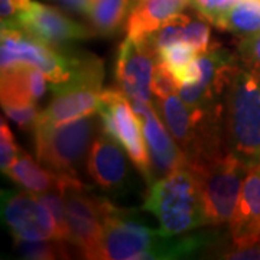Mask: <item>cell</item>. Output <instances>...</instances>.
Returning a JSON list of instances; mask_svg holds the SVG:
<instances>
[{
	"label": "cell",
	"mask_w": 260,
	"mask_h": 260,
	"mask_svg": "<svg viewBox=\"0 0 260 260\" xmlns=\"http://www.w3.org/2000/svg\"><path fill=\"white\" fill-rule=\"evenodd\" d=\"M3 112L10 120H13L20 129L35 130L39 120V109L38 104H26V106H12V107H2Z\"/></svg>",
	"instance_id": "4dcf8cb0"
},
{
	"label": "cell",
	"mask_w": 260,
	"mask_h": 260,
	"mask_svg": "<svg viewBox=\"0 0 260 260\" xmlns=\"http://www.w3.org/2000/svg\"><path fill=\"white\" fill-rule=\"evenodd\" d=\"M143 208L156 217L159 232L165 236H181L210 225L198 182L186 167L149 185Z\"/></svg>",
	"instance_id": "3957f363"
},
{
	"label": "cell",
	"mask_w": 260,
	"mask_h": 260,
	"mask_svg": "<svg viewBox=\"0 0 260 260\" xmlns=\"http://www.w3.org/2000/svg\"><path fill=\"white\" fill-rule=\"evenodd\" d=\"M102 132L99 113L59 124L38 123L34 130L38 160L58 175L80 178L91 145Z\"/></svg>",
	"instance_id": "277c9868"
},
{
	"label": "cell",
	"mask_w": 260,
	"mask_h": 260,
	"mask_svg": "<svg viewBox=\"0 0 260 260\" xmlns=\"http://www.w3.org/2000/svg\"><path fill=\"white\" fill-rule=\"evenodd\" d=\"M48 78L41 70L18 64L2 70V107L38 104L47 91Z\"/></svg>",
	"instance_id": "2e32d148"
},
{
	"label": "cell",
	"mask_w": 260,
	"mask_h": 260,
	"mask_svg": "<svg viewBox=\"0 0 260 260\" xmlns=\"http://www.w3.org/2000/svg\"><path fill=\"white\" fill-rule=\"evenodd\" d=\"M2 70L26 64L41 70L49 84L67 81L73 73L78 49L73 45L55 48L13 25H2Z\"/></svg>",
	"instance_id": "ba28073f"
},
{
	"label": "cell",
	"mask_w": 260,
	"mask_h": 260,
	"mask_svg": "<svg viewBox=\"0 0 260 260\" xmlns=\"http://www.w3.org/2000/svg\"><path fill=\"white\" fill-rule=\"evenodd\" d=\"M210 22L203 16L198 19L189 18L186 22L185 30H184V39L182 42L192 47L200 54L208 52L211 48L217 47L211 44V29H210Z\"/></svg>",
	"instance_id": "d4e9b609"
},
{
	"label": "cell",
	"mask_w": 260,
	"mask_h": 260,
	"mask_svg": "<svg viewBox=\"0 0 260 260\" xmlns=\"http://www.w3.org/2000/svg\"><path fill=\"white\" fill-rule=\"evenodd\" d=\"M71 244L67 240L48 239V240H15V249L19 257L29 260L71 259Z\"/></svg>",
	"instance_id": "7402d4cb"
},
{
	"label": "cell",
	"mask_w": 260,
	"mask_h": 260,
	"mask_svg": "<svg viewBox=\"0 0 260 260\" xmlns=\"http://www.w3.org/2000/svg\"><path fill=\"white\" fill-rule=\"evenodd\" d=\"M197 56H198V52L194 48L189 47L185 42H178L171 47L160 49L158 52V61L167 65L172 71V74H177L178 71H181L186 65L191 64Z\"/></svg>",
	"instance_id": "484cf974"
},
{
	"label": "cell",
	"mask_w": 260,
	"mask_h": 260,
	"mask_svg": "<svg viewBox=\"0 0 260 260\" xmlns=\"http://www.w3.org/2000/svg\"><path fill=\"white\" fill-rule=\"evenodd\" d=\"M15 184L20 188L30 191L34 194H42L51 189H59L65 175H58L51 169L45 168L42 164L39 165L34 158L20 149L18 159L15 164L5 172Z\"/></svg>",
	"instance_id": "d6986e66"
},
{
	"label": "cell",
	"mask_w": 260,
	"mask_h": 260,
	"mask_svg": "<svg viewBox=\"0 0 260 260\" xmlns=\"http://www.w3.org/2000/svg\"><path fill=\"white\" fill-rule=\"evenodd\" d=\"M52 2L58 3L59 6H62L65 10L71 13L84 15V16H88L94 3V0H52Z\"/></svg>",
	"instance_id": "836d02e7"
},
{
	"label": "cell",
	"mask_w": 260,
	"mask_h": 260,
	"mask_svg": "<svg viewBox=\"0 0 260 260\" xmlns=\"http://www.w3.org/2000/svg\"><path fill=\"white\" fill-rule=\"evenodd\" d=\"M233 247H244L260 239V165L250 168L230 220Z\"/></svg>",
	"instance_id": "9a60e30c"
},
{
	"label": "cell",
	"mask_w": 260,
	"mask_h": 260,
	"mask_svg": "<svg viewBox=\"0 0 260 260\" xmlns=\"http://www.w3.org/2000/svg\"><path fill=\"white\" fill-rule=\"evenodd\" d=\"M189 0H133L126 20V34L133 39H145L171 18L182 13Z\"/></svg>",
	"instance_id": "e0dca14e"
},
{
	"label": "cell",
	"mask_w": 260,
	"mask_h": 260,
	"mask_svg": "<svg viewBox=\"0 0 260 260\" xmlns=\"http://www.w3.org/2000/svg\"><path fill=\"white\" fill-rule=\"evenodd\" d=\"M152 104L188 158L195 145V124L191 110L177 93L165 99L153 97Z\"/></svg>",
	"instance_id": "ac0fdd59"
},
{
	"label": "cell",
	"mask_w": 260,
	"mask_h": 260,
	"mask_svg": "<svg viewBox=\"0 0 260 260\" xmlns=\"http://www.w3.org/2000/svg\"><path fill=\"white\" fill-rule=\"evenodd\" d=\"M189 18L191 16L179 13L177 16L169 19L168 22H165L160 28L156 29L155 32H152L149 37L145 38L150 48L156 52V55L160 49L171 47V45L178 44V42H182L185 25Z\"/></svg>",
	"instance_id": "603a6c76"
},
{
	"label": "cell",
	"mask_w": 260,
	"mask_h": 260,
	"mask_svg": "<svg viewBox=\"0 0 260 260\" xmlns=\"http://www.w3.org/2000/svg\"><path fill=\"white\" fill-rule=\"evenodd\" d=\"M215 243L208 233L165 236L136 218L133 211L114 207L104 227L100 260L182 259L203 253Z\"/></svg>",
	"instance_id": "6da1fadb"
},
{
	"label": "cell",
	"mask_w": 260,
	"mask_h": 260,
	"mask_svg": "<svg viewBox=\"0 0 260 260\" xmlns=\"http://www.w3.org/2000/svg\"><path fill=\"white\" fill-rule=\"evenodd\" d=\"M237 55L247 70L260 71V32L242 38L237 47Z\"/></svg>",
	"instance_id": "f1b7e54d"
},
{
	"label": "cell",
	"mask_w": 260,
	"mask_h": 260,
	"mask_svg": "<svg viewBox=\"0 0 260 260\" xmlns=\"http://www.w3.org/2000/svg\"><path fill=\"white\" fill-rule=\"evenodd\" d=\"M236 37L260 32V0H240L233 6L220 28Z\"/></svg>",
	"instance_id": "44dd1931"
},
{
	"label": "cell",
	"mask_w": 260,
	"mask_h": 260,
	"mask_svg": "<svg viewBox=\"0 0 260 260\" xmlns=\"http://www.w3.org/2000/svg\"><path fill=\"white\" fill-rule=\"evenodd\" d=\"M20 153V148L16 145L13 133L5 121V117L0 120V168L5 174L9 169Z\"/></svg>",
	"instance_id": "83f0119b"
},
{
	"label": "cell",
	"mask_w": 260,
	"mask_h": 260,
	"mask_svg": "<svg viewBox=\"0 0 260 260\" xmlns=\"http://www.w3.org/2000/svg\"><path fill=\"white\" fill-rule=\"evenodd\" d=\"M189 171L200 186L208 224L213 227L230 224L250 168L232 153H225Z\"/></svg>",
	"instance_id": "52a82bcc"
},
{
	"label": "cell",
	"mask_w": 260,
	"mask_h": 260,
	"mask_svg": "<svg viewBox=\"0 0 260 260\" xmlns=\"http://www.w3.org/2000/svg\"><path fill=\"white\" fill-rule=\"evenodd\" d=\"M251 73H253V75H254V78H256V81H257L260 87V71H251Z\"/></svg>",
	"instance_id": "e575fe53"
},
{
	"label": "cell",
	"mask_w": 260,
	"mask_h": 260,
	"mask_svg": "<svg viewBox=\"0 0 260 260\" xmlns=\"http://www.w3.org/2000/svg\"><path fill=\"white\" fill-rule=\"evenodd\" d=\"M2 25L18 26L29 35L55 48L73 45L77 41H85L95 35L93 29L68 18L61 10L38 2H30L26 9L18 13L12 20L2 22Z\"/></svg>",
	"instance_id": "7c38bea8"
},
{
	"label": "cell",
	"mask_w": 260,
	"mask_h": 260,
	"mask_svg": "<svg viewBox=\"0 0 260 260\" xmlns=\"http://www.w3.org/2000/svg\"><path fill=\"white\" fill-rule=\"evenodd\" d=\"M30 5V0H2L0 2V15L2 22H8L15 18L18 13L26 9Z\"/></svg>",
	"instance_id": "d6a6232c"
},
{
	"label": "cell",
	"mask_w": 260,
	"mask_h": 260,
	"mask_svg": "<svg viewBox=\"0 0 260 260\" xmlns=\"http://www.w3.org/2000/svg\"><path fill=\"white\" fill-rule=\"evenodd\" d=\"M2 220L15 240L59 239L49 210L26 189L2 191Z\"/></svg>",
	"instance_id": "30bf717a"
},
{
	"label": "cell",
	"mask_w": 260,
	"mask_h": 260,
	"mask_svg": "<svg viewBox=\"0 0 260 260\" xmlns=\"http://www.w3.org/2000/svg\"><path fill=\"white\" fill-rule=\"evenodd\" d=\"M189 3L198 12L200 16L207 19L214 26L220 28L224 18L237 2L236 0H189Z\"/></svg>",
	"instance_id": "4316f807"
},
{
	"label": "cell",
	"mask_w": 260,
	"mask_h": 260,
	"mask_svg": "<svg viewBox=\"0 0 260 260\" xmlns=\"http://www.w3.org/2000/svg\"><path fill=\"white\" fill-rule=\"evenodd\" d=\"M221 124L225 152L249 168L260 165V87L242 62L224 93Z\"/></svg>",
	"instance_id": "7a4b0ae2"
},
{
	"label": "cell",
	"mask_w": 260,
	"mask_h": 260,
	"mask_svg": "<svg viewBox=\"0 0 260 260\" xmlns=\"http://www.w3.org/2000/svg\"><path fill=\"white\" fill-rule=\"evenodd\" d=\"M218 257L221 259H249V260H259L260 259V239L253 242L249 246L244 247H233L230 246V249L220 251Z\"/></svg>",
	"instance_id": "1f68e13d"
},
{
	"label": "cell",
	"mask_w": 260,
	"mask_h": 260,
	"mask_svg": "<svg viewBox=\"0 0 260 260\" xmlns=\"http://www.w3.org/2000/svg\"><path fill=\"white\" fill-rule=\"evenodd\" d=\"M142 124L150 158L152 184L174 171L186 167V155L179 148L171 132L164 126L152 103H130ZM150 184V185H152Z\"/></svg>",
	"instance_id": "4fadbf2b"
},
{
	"label": "cell",
	"mask_w": 260,
	"mask_h": 260,
	"mask_svg": "<svg viewBox=\"0 0 260 260\" xmlns=\"http://www.w3.org/2000/svg\"><path fill=\"white\" fill-rule=\"evenodd\" d=\"M71 232V243L84 259H99L104 227L116 205L85 189L80 178L65 177L61 185Z\"/></svg>",
	"instance_id": "8992f818"
},
{
	"label": "cell",
	"mask_w": 260,
	"mask_h": 260,
	"mask_svg": "<svg viewBox=\"0 0 260 260\" xmlns=\"http://www.w3.org/2000/svg\"><path fill=\"white\" fill-rule=\"evenodd\" d=\"M126 150L107 133L102 132L91 145L85 162L87 175L107 194H124L130 188V165Z\"/></svg>",
	"instance_id": "5bb4252c"
},
{
	"label": "cell",
	"mask_w": 260,
	"mask_h": 260,
	"mask_svg": "<svg viewBox=\"0 0 260 260\" xmlns=\"http://www.w3.org/2000/svg\"><path fill=\"white\" fill-rule=\"evenodd\" d=\"M99 114L103 132L112 136L127 152L133 165L145 178L148 186L152 184V169L142 124L133 112L129 99L119 88L103 90Z\"/></svg>",
	"instance_id": "9c48e42d"
},
{
	"label": "cell",
	"mask_w": 260,
	"mask_h": 260,
	"mask_svg": "<svg viewBox=\"0 0 260 260\" xmlns=\"http://www.w3.org/2000/svg\"><path fill=\"white\" fill-rule=\"evenodd\" d=\"M133 0H94L88 22L95 35L110 38L126 25Z\"/></svg>",
	"instance_id": "ffe728a7"
},
{
	"label": "cell",
	"mask_w": 260,
	"mask_h": 260,
	"mask_svg": "<svg viewBox=\"0 0 260 260\" xmlns=\"http://www.w3.org/2000/svg\"><path fill=\"white\" fill-rule=\"evenodd\" d=\"M158 55L146 39L126 37L120 44L114 62L116 85L130 103H152V81Z\"/></svg>",
	"instance_id": "8fae6325"
},
{
	"label": "cell",
	"mask_w": 260,
	"mask_h": 260,
	"mask_svg": "<svg viewBox=\"0 0 260 260\" xmlns=\"http://www.w3.org/2000/svg\"><path fill=\"white\" fill-rule=\"evenodd\" d=\"M152 93H153V97H158V99H165L171 94L178 93V81L175 75L160 61H158L155 74H153Z\"/></svg>",
	"instance_id": "f546056e"
},
{
	"label": "cell",
	"mask_w": 260,
	"mask_h": 260,
	"mask_svg": "<svg viewBox=\"0 0 260 260\" xmlns=\"http://www.w3.org/2000/svg\"><path fill=\"white\" fill-rule=\"evenodd\" d=\"M104 80V62L91 52L78 49L73 73L59 84H49L54 97L39 114L38 123L59 124L99 113Z\"/></svg>",
	"instance_id": "5b68a950"
},
{
	"label": "cell",
	"mask_w": 260,
	"mask_h": 260,
	"mask_svg": "<svg viewBox=\"0 0 260 260\" xmlns=\"http://www.w3.org/2000/svg\"><path fill=\"white\" fill-rule=\"evenodd\" d=\"M38 198L45 204V207L52 215V218L56 224V229H58L59 239L71 243V232H70V225H68L67 205H65L64 195L61 192V189L56 188V189H51L47 192L38 194Z\"/></svg>",
	"instance_id": "cb8c5ba5"
}]
</instances>
